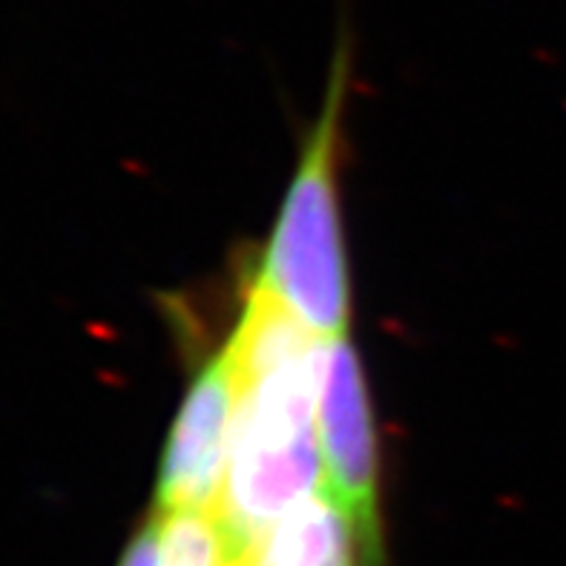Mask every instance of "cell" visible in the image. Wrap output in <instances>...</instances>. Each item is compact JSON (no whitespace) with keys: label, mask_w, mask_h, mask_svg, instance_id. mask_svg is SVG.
<instances>
[{"label":"cell","mask_w":566,"mask_h":566,"mask_svg":"<svg viewBox=\"0 0 566 566\" xmlns=\"http://www.w3.org/2000/svg\"><path fill=\"white\" fill-rule=\"evenodd\" d=\"M325 343L239 380L222 517L230 555H256L268 532L319 492V380Z\"/></svg>","instance_id":"cell-1"},{"label":"cell","mask_w":566,"mask_h":566,"mask_svg":"<svg viewBox=\"0 0 566 566\" xmlns=\"http://www.w3.org/2000/svg\"><path fill=\"white\" fill-rule=\"evenodd\" d=\"M345 78L348 46L343 41L331 70L323 115L305 144L256 276L319 339L345 337L352 323V285L337 199V142Z\"/></svg>","instance_id":"cell-2"},{"label":"cell","mask_w":566,"mask_h":566,"mask_svg":"<svg viewBox=\"0 0 566 566\" xmlns=\"http://www.w3.org/2000/svg\"><path fill=\"white\" fill-rule=\"evenodd\" d=\"M319 449L325 489L357 532L363 566H382L380 458L363 366L348 337L325 343L319 380Z\"/></svg>","instance_id":"cell-3"},{"label":"cell","mask_w":566,"mask_h":566,"mask_svg":"<svg viewBox=\"0 0 566 566\" xmlns=\"http://www.w3.org/2000/svg\"><path fill=\"white\" fill-rule=\"evenodd\" d=\"M237 363L228 345L201 368L172 423L161 469L156 512H219L228 483L239 411Z\"/></svg>","instance_id":"cell-4"},{"label":"cell","mask_w":566,"mask_h":566,"mask_svg":"<svg viewBox=\"0 0 566 566\" xmlns=\"http://www.w3.org/2000/svg\"><path fill=\"white\" fill-rule=\"evenodd\" d=\"M357 532L331 495L319 489L294 506L259 544L256 566H363Z\"/></svg>","instance_id":"cell-5"},{"label":"cell","mask_w":566,"mask_h":566,"mask_svg":"<svg viewBox=\"0 0 566 566\" xmlns=\"http://www.w3.org/2000/svg\"><path fill=\"white\" fill-rule=\"evenodd\" d=\"M161 515V564L228 566L230 544L219 512H158Z\"/></svg>","instance_id":"cell-6"},{"label":"cell","mask_w":566,"mask_h":566,"mask_svg":"<svg viewBox=\"0 0 566 566\" xmlns=\"http://www.w3.org/2000/svg\"><path fill=\"white\" fill-rule=\"evenodd\" d=\"M161 564V515L147 517L136 535L124 546L122 558L115 566H158Z\"/></svg>","instance_id":"cell-7"},{"label":"cell","mask_w":566,"mask_h":566,"mask_svg":"<svg viewBox=\"0 0 566 566\" xmlns=\"http://www.w3.org/2000/svg\"><path fill=\"white\" fill-rule=\"evenodd\" d=\"M228 566H256V564H253V555H230Z\"/></svg>","instance_id":"cell-8"}]
</instances>
